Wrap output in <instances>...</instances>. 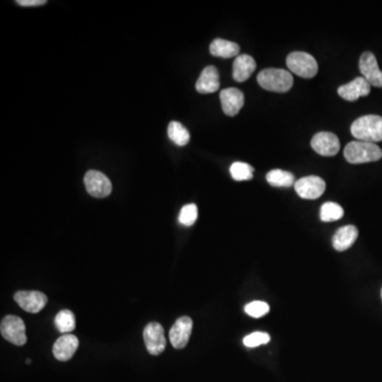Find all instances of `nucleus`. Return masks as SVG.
I'll return each instance as SVG.
<instances>
[{
	"label": "nucleus",
	"instance_id": "f257e3e1",
	"mask_svg": "<svg viewBox=\"0 0 382 382\" xmlns=\"http://www.w3.org/2000/svg\"><path fill=\"white\" fill-rule=\"evenodd\" d=\"M350 132L360 142H375L382 140V117L365 115L352 123Z\"/></svg>",
	"mask_w": 382,
	"mask_h": 382
},
{
	"label": "nucleus",
	"instance_id": "f03ea898",
	"mask_svg": "<svg viewBox=\"0 0 382 382\" xmlns=\"http://www.w3.org/2000/svg\"><path fill=\"white\" fill-rule=\"evenodd\" d=\"M258 84L264 89L275 93H287L293 86V76L289 72L279 68H268L257 76Z\"/></svg>",
	"mask_w": 382,
	"mask_h": 382
},
{
	"label": "nucleus",
	"instance_id": "7ed1b4c3",
	"mask_svg": "<svg viewBox=\"0 0 382 382\" xmlns=\"http://www.w3.org/2000/svg\"><path fill=\"white\" fill-rule=\"evenodd\" d=\"M344 158L350 164H364L381 160L382 151L373 142H352L344 149Z\"/></svg>",
	"mask_w": 382,
	"mask_h": 382
},
{
	"label": "nucleus",
	"instance_id": "20e7f679",
	"mask_svg": "<svg viewBox=\"0 0 382 382\" xmlns=\"http://www.w3.org/2000/svg\"><path fill=\"white\" fill-rule=\"evenodd\" d=\"M287 66L292 72L305 79H311L319 70L317 60L311 54L301 51H295L288 56Z\"/></svg>",
	"mask_w": 382,
	"mask_h": 382
},
{
	"label": "nucleus",
	"instance_id": "39448f33",
	"mask_svg": "<svg viewBox=\"0 0 382 382\" xmlns=\"http://www.w3.org/2000/svg\"><path fill=\"white\" fill-rule=\"evenodd\" d=\"M0 331L1 336L14 346H23L27 342L25 323L17 315H7L3 317L0 325Z\"/></svg>",
	"mask_w": 382,
	"mask_h": 382
},
{
	"label": "nucleus",
	"instance_id": "423d86ee",
	"mask_svg": "<svg viewBox=\"0 0 382 382\" xmlns=\"http://www.w3.org/2000/svg\"><path fill=\"white\" fill-rule=\"evenodd\" d=\"M84 184H85L87 193L94 198L102 199L107 198L112 193V183L109 178L105 174L96 170H89L84 176Z\"/></svg>",
	"mask_w": 382,
	"mask_h": 382
},
{
	"label": "nucleus",
	"instance_id": "0eeeda50",
	"mask_svg": "<svg viewBox=\"0 0 382 382\" xmlns=\"http://www.w3.org/2000/svg\"><path fill=\"white\" fill-rule=\"evenodd\" d=\"M144 340L147 350L152 356L162 354L167 346L164 328L160 323L152 322L147 325L144 330Z\"/></svg>",
	"mask_w": 382,
	"mask_h": 382
},
{
	"label": "nucleus",
	"instance_id": "6e6552de",
	"mask_svg": "<svg viewBox=\"0 0 382 382\" xmlns=\"http://www.w3.org/2000/svg\"><path fill=\"white\" fill-rule=\"evenodd\" d=\"M295 188L297 195L303 199L315 200L324 193L326 183L320 176H305L295 182Z\"/></svg>",
	"mask_w": 382,
	"mask_h": 382
},
{
	"label": "nucleus",
	"instance_id": "1a4fd4ad",
	"mask_svg": "<svg viewBox=\"0 0 382 382\" xmlns=\"http://www.w3.org/2000/svg\"><path fill=\"white\" fill-rule=\"evenodd\" d=\"M193 323L189 317H182L176 320L170 329L169 338L172 346L176 350L185 348L193 332Z\"/></svg>",
	"mask_w": 382,
	"mask_h": 382
},
{
	"label": "nucleus",
	"instance_id": "9d476101",
	"mask_svg": "<svg viewBox=\"0 0 382 382\" xmlns=\"http://www.w3.org/2000/svg\"><path fill=\"white\" fill-rule=\"evenodd\" d=\"M14 299L21 309L30 313L40 312L48 301L46 295L39 291L17 292Z\"/></svg>",
	"mask_w": 382,
	"mask_h": 382
},
{
	"label": "nucleus",
	"instance_id": "9b49d317",
	"mask_svg": "<svg viewBox=\"0 0 382 382\" xmlns=\"http://www.w3.org/2000/svg\"><path fill=\"white\" fill-rule=\"evenodd\" d=\"M311 147L322 156H335L340 151V140L330 132H320L311 139Z\"/></svg>",
	"mask_w": 382,
	"mask_h": 382
},
{
	"label": "nucleus",
	"instance_id": "f8f14e48",
	"mask_svg": "<svg viewBox=\"0 0 382 382\" xmlns=\"http://www.w3.org/2000/svg\"><path fill=\"white\" fill-rule=\"evenodd\" d=\"M359 68L364 79L375 87H382V72L378 67L377 59L372 52H364L359 61Z\"/></svg>",
	"mask_w": 382,
	"mask_h": 382
},
{
	"label": "nucleus",
	"instance_id": "ddd939ff",
	"mask_svg": "<svg viewBox=\"0 0 382 382\" xmlns=\"http://www.w3.org/2000/svg\"><path fill=\"white\" fill-rule=\"evenodd\" d=\"M221 105L225 115L234 117L244 105V95L238 88H225L220 93Z\"/></svg>",
	"mask_w": 382,
	"mask_h": 382
},
{
	"label": "nucleus",
	"instance_id": "4468645a",
	"mask_svg": "<svg viewBox=\"0 0 382 382\" xmlns=\"http://www.w3.org/2000/svg\"><path fill=\"white\" fill-rule=\"evenodd\" d=\"M371 93V84L368 83L363 76H359L350 81V83L340 86L338 89L339 96L346 101H356L361 97H366Z\"/></svg>",
	"mask_w": 382,
	"mask_h": 382
},
{
	"label": "nucleus",
	"instance_id": "2eb2a0df",
	"mask_svg": "<svg viewBox=\"0 0 382 382\" xmlns=\"http://www.w3.org/2000/svg\"><path fill=\"white\" fill-rule=\"evenodd\" d=\"M79 348V340L74 335H63L54 343V356L59 361H68Z\"/></svg>",
	"mask_w": 382,
	"mask_h": 382
},
{
	"label": "nucleus",
	"instance_id": "dca6fc26",
	"mask_svg": "<svg viewBox=\"0 0 382 382\" xmlns=\"http://www.w3.org/2000/svg\"><path fill=\"white\" fill-rule=\"evenodd\" d=\"M220 87V81H219V72L215 66H207L204 68L201 76H199L195 88L198 93L200 94H211L218 91Z\"/></svg>",
	"mask_w": 382,
	"mask_h": 382
},
{
	"label": "nucleus",
	"instance_id": "f3484780",
	"mask_svg": "<svg viewBox=\"0 0 382 382\" xmlns=\"http://www.w3.org/2000/svg\"><path fill=\"white\" fill-rule=\"evenodd\" d=\"M256 70V62L248 54H240L233 63V78L237 82H246Z\"/></svg>",
	"mask_w": 382,
	"mask_h": 382
},
{
	"label": "nucleus",
	"instance_id": "a211bd4d",
	"mask_svg": "<svg viewBox=\"0 0 382 382\" xmlns=\"http://www.w3.org/2000/svg\"><path fill=\"white\" fill-rule=\"evenodd\" d=\"M358 238V229L354 225L340 227L332 238V246L338 252L348 250Z\"/></svg>",
	"mask_w": 382,
	"mask_h": 382
},
{
	"label": "nucleus",
	"instance_id": "6ab92c4d",
	"mask_svg": "<svg viewBox=\"0 0 382 382\" xmlns=\"http://www.w3.org/2000/svg\"><path fill=\"white\" fill-rule=\"evenodd\" d=\"M209 51L213 56L218 58H235L239 56L240 52V47L238 44L229 41L222 40V39H215L209 47Z\"/></svg>",
	"mask_w": 382,
	"mask_h": 382
},
{
	"label": "nucleus",
	"instance_id": "aec40b11",
	"mask_svg": "<svg viewBox=\"0 0 382 382\" xmlns=\"http://www.w3.org/2000/svg\"><path fill=\"white\" fill-rule=\"evenodd\" d=\"M266 181L274 187H291L295 185V176L285 170H271L266 174Z\"/></svg>",
	"mask_w": 382,
	"mask_h": 382
},
{
	"label": "nucleus",
	"instance_id": "412c9836",
	"mask_svg": "<svg viewBox=\"0 0 382 382\" xmlns=\"http://www.w3.org/2000/svg\"><path fill=\"white\" fill-rule=\"evenodd\" d=\"M168 136L174 144L183 147L189 142L190 134L187 129L178 121H171L168 127Z\"/></svg>",
	"mask_w": 382,
	"mask_h": 382
},
{
	"label": "nucleus",
	"instance_id": "4be33fe9",
	"mask_svg": "<svg viewBox=\"0 0 382 382\" xmlns=\"http://www.w3.org/2000/svg\"><path fill=\"white\" fill-rule=\"evenodd\" d=\"M54 324L62 334L67 335L68 332H72L76 327V319H74V313L67 309L61 310L54 319Z\"/></svg>",
	"mask_w": 382,
	"mask_h": 382
},
{
	"label": "nucleus",
	"instance_id": "5701e85b",
	"mask_svg": "<svg viewBox=\"0 0 382 382\" xmlns=\"http://www.w3.org/2000/svg\"><path fill=\"white\" fill-rule=\"evenodd\" d=\"M344 215V211L339 204L327 202L321 207L320 218L323 222H334L340 220Z\"/></svg>",
	"mask_w": 382,
	"mask_h": 382
},
{
	"label": "nucleus",
	"instance_id": "b1692460",
	"mask_svg": "<svg viewBox=\"0 0 382 382\" xmlns=\"http://www.w3.org/2000/svg\"><path fill=\"white\" fill-rule=\"evenodd\" d=\"M229 172L235 181H250L253 178L254 168L246 162H236L231 166Z\"/></svg>",
	"mask_w": 382,
	"mask_h": 382
},
{
	"label": "nucleus",
	"instance_id": "393cba45",
	"mask_svg": "<svg viewBox=\"0 0 382 382\" xmlns=\"http://www.w3.org/2000/svg\"><path fill=\"white\" fill-rule=\"evenodd\" d=\"M244 311L250 317H254V319H259V317H264V315L269 313L270 306L266 301H251L244 307Z\"/></svg>",
	"mask_w": 382,
	"mask_h": 382
},
{
	"label": "nucleus",
	"instance_id": "a878e982",
	"mask_svg": "<svg viewBox=\"0 0 382 382\" xmlns=\"http://www.w3.org/2000/svg\"><path fill=\"white\" fill-rule=\"evenodd\" d=\"M198 219V207L195 204H187L181 209L178 215V221L185 226H191L195 224Z\"/></svg>",
	"mask_w": 382,
	"mask_h": 382
},
{
	"label": "nucleus",
	"instance_id": "bb28decb",
	"mask_svg": "<svg viewBox=\"0 0 382 382\" xmlns=\"http://www.w3.org/2000/svg\"><path fill=\"white\" fill-rule=\"evenodd\" d=\"M270 341H271V337H270L269 334L262 332V331H255V332L248 335L244 339V344L246 348H253L264 346L266 343H269Z\"/></svg>",
	"mask_w": 382,
	"mask_h": 382
},
{
	"label": "nucleus",
	"instance_id": "cd10ccee",
	"mask_svg": "<svg viewBox=\"0 0 382 382\" xmlns=\"http://www.w3.org/2000/svg\"><path fill=\"white\" fill-rule=\"evenodd\" d=\"M46 0H17V5L21 7H37V6L46 5Z\"/></svg>",
	"mask_w": 382,
	"mask_h": 382
},
{
	"label": "nucleus",
	"instance_id": "c85d7f7f",
	"mask_svg": "<svg viewBox=\"0 0 382 382\" xmlns=\"http://www.w3.org/2000/svg\"><path fill=\"white\" fill-rule=\"evenodd\" d=\"M25 363L30 364L31 363V360L30 359H27V361H25Z\"/></svg>",
	"mask_w": 382,
	"mask_h": 382
},
{
	"label": "nucleus",
	"instance_id": "c756f323",
	"mask_svg": "<svg viewBox=\"0 0 382 382\" xmlns=\"http://www.w3.org/2000/svg\"><path fill=\"white\" fill-rule=\"evenodd\" d=\"M381 297H382V289H381Z\"/></svg>",
	"mask_w": 382,
	"mask_h": 382
}]
</instances>
